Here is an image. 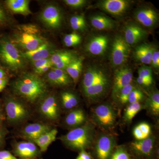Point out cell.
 <instances>
[{
  "mask_svg": "<svg viewBox=\"0 0 159 159\" xmlns=\"http://www.w3.org/2000/svg\"><path fill=\"white\" fill-rule=\"evenodd\" d=\"M15 93L29 102L34 103L45 96L48 86L43 80L35 74L27 73L12 84Z\"/></svg>",
  "mask_w": 159,
  "mask_h": 159,
  "instance_id": "cell-1",
  "label": "cell"
},
{
  "mask_svg": "<svg viewBox=\"0 0 159 159\" xmlns=\"http://www.w3.org/2000/svg\"><path fill=\"white\" fill-rule=\"evenodd\" d=\"M93 130L90 125L74 129L61 138L65 145L74 149L84 150L92 143Z\"/></svg>",
  "mask_w": 159,
  "mask_h": 159,
  "instance_id": "cell-2",
  "label": "cell"
},
{
  "mask_svg": "<svg viewBox=\"0 0 159 159\" xmlns=\"http://www.w3.org/2000/svg\"><path fill=\"white\" fill-rule=\"evenodd\" d=\"M16 42L26 51H33L45 42L38 32L35 26H23L16 35Z\"/></svg>",
  "mask_w": 159,
  "mask_h": 159,
  "instance_id": "cell-3",
  "label": "cell"
},
{
  "mask_svg": "<svg viewBox=\"0 0 159 159\" xmlns=\"http://www.w3.org/2000/svg\"><path fill=\"white\" fill-rule=\"evenodd\" d=\"M23 57L18 50L8 41L0 43V59L11 70H16L24 66Z\"/></svg>",
  "mask_w": 159,
  "mask_h": 159,
  "instance_id": "cell-4",
  "label": "cell"
},
{
  "mask_svg": "<svg viewBox=\"0 0 159 159\" xmlns=\"http://www.w3.org/2000/svg\"><path fill=\"white\" fill-rule=\"evenodd\" d=\"M130 47L124 38L117 36L114 40L111 53V62L115 67L124 64L129 56Z\"/></svg>",
  "mask_w": 159,
  "mask_h": 159,
  "instance_id": "cell-5",
  "label": "cell"
},
{
  "mask_svg": "<svg viewBox=\"0 0 159 159\" xmlns=\"http://www.w3.org/2000/svg\"><path fill=\"white\" fill-rule=\"evenodd\" d=\"M94 118L97 124L104 128L112 127L116 121V115L113 108L108 104H101L96 107Z\"/></svg>",
  "mask_w": 159,
  "mask_h": 159,
  "instance_id": "cell-6",
  "label": "cell"
},
{
  "mask_svg": "<svg viewBox=\"0 0 159 159\" xmlns=\"http://www.w3.org/2000/svg\"><path fill=\"white\" fill-rule=\"evenodd\" d=\"M6 110L7 119L11 123L23 121L29 115L28 111L25 106L17 100L13 99L7 100Z\"/></svg>",
  "mask_w": 159,
  "mask_h": 159,
  "instance_id": "cell-7",
  "label": "cell"
},
{
  "mask_svg": "<svg viewBox=\"0 0 159 159\" xmlns=\"http://www.w3.org/2000/svg\"><path fill=\"white\" fill-rule=\"evenodd\" d=\"M108 75L103 69L93 66L87 69L82 80L83 90L99 83L109 81Z\"/></svg>",
  "mask_w": 159,
  "mask_h": 159,
  "instance_id": "cell-8",
  "label": "cell"
},
{
  "mask_svg": "<svg viewBox=\"0 0 159 159\" xmlns=\"http://www.w3.org/2000/svg\"><path fill=\"white\" fill-rule=\"evenodd\" d=\"M132 71L128 67H122L117 70L114 74L112 95L117 97L123 87L131 83L133 80Z\"/></svg>",
  "mask_w": 159,
  "mask_h": 159,
  "instance_id": "cell-9",
  "label": "cell"
},
{
  "mask_svg": "<svg viewBox=\"0 0 159 159\" xmlns=\"http://www.w3.org/2000/svg\"><path fill=\"white\" fill-rule=\"evenodd\" d=\"M13 152L16 157L22 159L37 158L40 155V151L33 142H21L16 144Z\"/></svg>",
  "mask_w": 159,
  "mask_h": 159,
  "instance_id": "cell-10",
  "label": "cell"
},
{
  "mask_svg": "<svg viewBox=\"0 0 159 159\" xmlns=\"http://www.w3.org/2000/svg\"><path fill=\"white\" fill-rule=\"evenodd\" d=\"M41 20L46 26L51 29H57L61 25L62 16L56 6L49 5L42 12Z\"/></svg>",
  "mask_w": 159,
  "mask_h": 159,
  "instance_id": "cell-11",
  "label": "cell"
},
{
  "mask_svg": "<svg viewBox=\"0 0 159 159\" xmlns=\"http://www.w3.org/2000/svg\"><path fill=\"white\" fill-rule=\"evenodd\" d=\"M115 140L109 135L100 136L96 145V153L99 159H108L113 149Z\"/></svg>",
  "mask_w": 159,
  "mask_h": 159,
  "instance_id": "cell-12",
  "label": "cell"
},
{
  "mask_svg": "<svg viewBox=\"0 0 159 159\" xmlns=\"http://www.w3.org/2000/svg\"><path fill=\"white\" fill-rule=\"evenodd\" d=\"M129 6V2L125 0H106L101 2L99 5L101 9L117 16L124 14Z\"/></svg>",
  "mask_w": 159,
  "mask_h": 159,
  "instance_id": "cell-13",
  "label": "cell"
},
{
  "mask_svg": "<svg viewBox=\"0 0 159 159\" xmlns=\"http://www.w3.org/2000/svg\"><path fill=\"white\" fill-rule=\"evenodd\" d=\"M109 40L108 36L99 35L92 38L88 43L86 50L94 56H101L105 53L108 47Z\"/></svg>",
  "mask_w": 159,
  "mask_h": 159,
  "instance_id": "cell-14",
  "label": "cell"
},
{
  "mask_svg": "<svg viewBox=\"0 0 159 159\" xmlns=\"http://www.w3.org/2000/svg\"><path fill=\"white\" fill-rule=\"evenodd\" d=\"M146 31L138 25L129 24L124 29V39L129 45L140 42L146 37Z\"/></svg>",
  "mask_w": 159,
  "mask_h": 159,
  "instance_id": "cell-15",
  "label": "cell"
},
{
  "mask_svg": "<svg viewBox=\"0 0 159 159\" xmlns=\"http://www.w3.org/2000/svg\"><path fill=\"white\" fill-rule=\"evenodd\" d=\"M39 109L41 113L50 120H56L59 116L58 103L54 96L47 97L41 104Z\"/></svg>",
  "mask_w": 159,
  "mask_h": 159,
  "instance_id": "cell-16",
  "label": "cell"
},
{
  "mask_svg": "<svg viewBox=\"0 0 159 159\" xmlns=\"http://www.w3.org/2000/svg\"><path fill=\"white\" fill-rule=\"evenodd\" d=\"M77 57V55L74 52L59 51L54 53L50 59L53 66H55V68L65 70L67 67Z\"/></svg>",
  "mask_w": 159,
  "mask_h": 159,
  "instance_id": "cell-17",
  "label": "cell"
},
{
  "mask_svg": "<svg viewBox=\"0 0 159 159\" xmlns=\"http://www.w3.org/2000/svg\"><path fill=\"white\" fill-rule=\"evenodd\" d=\"M136 19L140 24L147 28L153 27L158 20V15L155 10L150 8H144L137 11Z\"/></svg>",
  "mask_w": 159,
  "mask_h": 159,
  "instance_id": "cell-18",
  "label": "cell"
},
{
  "mask_svg": "<svg viewBox=\"0 0 159 159\" xmlns=\"http://www.w3.org/2000/svg\"><path fill=\"white\" fill-rule=\"evenodd\" d=\"M51 129V127L46 124L32 123L26 125L23 129L22 134L25 139L32 141Z\"/></svg>",
  "mask_w": 159,
  "mask_h": 159,
  "instance_id": "cell-19",
  "label": "cell"
},
{
  "mask_svg": "<svg viewBox=\"0 0 159 159\" xmlns=\"http://www.w3.org/2000/svg\"><path fill=\"white\" fill-rule=\"evenodd\" d=\"M51 48L48 42H45L39 47L33 51H25L22 53L23 58L34 61L39 60L46 59L51 53Z\"/></svg>",
  "mask_w": 159,
  "mask_h": 159,
  "instance_id": "cell-20",
  "label": "cell"
},
{
  "mask_svg": "<svg viewBox=\"0 0 159 159\" xmlns=\"http://www.w3.org/2000/svg\"><path fill=\"white\" fill-rule=\"evenodd\" d=\"M47 78L48 81L54 85H68L72 82V79L65 70L56 68L49 72Z\"/></svg>",
  "mask_w": 159,
  "mask_h": 159,
  "instance_id": "cell-21",
  "label": "cell"
},
{
  "mask_svg": "<svg viewBox=\"0 0 159 159\" xmlns=\"http://www.w3.org/2000/svg\"><path fill=\"white\" fill-rule=\"evenodd\" d=\"M155 140L152 137L132 142L131 147L139 154L145 156H150L154 145Z\"/></svg>",
  "mask_w": 159,
  "mask_h": 159,
  "instance_id": "cell-22",
  "label": "cell"
},
{
  "mask_svg": "<svg viewBox=\"0 0 159 159\" xmlns=\"http://www.w3.org/2000/svg\"><path fill=\"white\" fill-rule=\"evenodd\" d=\"M154 48L148 44H143L137 47L134 51L135 58L145 64H150Z\"/></svg>",
  "mask_w": 159,
  "mask_h": 159,
  "instance_id": "cell-23",
  "label": "cell"
},
{
  "mask_svg": "<svg viewBox=\"0 0 159 159\" xmlns=\"http://www.w3.org/2000/svg\"><path fill=\"white\" fill-rule=\"evenodd\" d=\"M57 132L56 129H51L32 142L39 147L41 152H44L47 150L49 145L56 140Z\"/></svg>",
  "mask_w": 159,
  "mask_h": 159,
  "instance_id": "cell-24",
  "label": "cell"
},
{
  "mask_svg": "<svg viewBox=\"0 0 159 159\" xmlns=\"http://www.w3.org/2000/svg\"><path fill=\"white\" fill-rule=\"evenodd\" d=\"M7 7L15 13L28 15L31 13L29 9V1L27 0H8L6 2Z\"/></svg>",
  "mask_w": 159,
  "mask_h": 159,
  "instance_id": "cell-25",
  "label": "cell"
},
{
  "mask_svg": "<svg viewBox=\"0 0 159 159\" xmlns=\"http://www.w3.org/2000/svg\"><path fill=\"white\" fill-rule=\"evenodd\" d=\"M109 84V81L99 83L90 87L84 89L83 92L87 97L89 99H95L101 97L104 94L108 89Z\"/></svg>",
  "mask_w": 159,
  "mask_h": 159,
  "instance_id": "cell-26",
  "label": "cell"
},
{
  "mask_svg": "<svg viewBox=\"0 0 159 159\" xmlns=\"http://www.w3.org/2000/svg\"><path fill=\"white\" fill-rule=\"evenodd\" d=\"M91 23L95 29L99 30H109L115 27V22L109 18L102 15L94 16L91 18Z\"/></svg>",
  "mask_w": 159,
  "mask_h": 159,
  "instance_id": "cell-27",
  "label": "cell"
},
{
  "mask_svg": "<svg viewBox=\"0 0 159 159\" xmlns=\"http://www.w3.org/2000/svg\"><path fill=\"white\" fill-rule=\"evenodd\" d=\"M83 59L82 57H77L65 70L66 72L75 83L77 82L81 74Z\"/></svg>",
  "mask_w": 159,
  "mask_h": 159,
  "instance_id": "cell-28",
  "label": "cell"
},
{
  "mask_svg": "<svg viewBox=\"0 0 159 159\" xmlns=\"http://www.w3.org/2000/svg\"><path fill=\"white\" fill-rule=\"evenodd\" d=\"M85 120V116L83 111L77 109L70 113L66 117L65 121L69 126L75 127L81 125Z\"/></svg>",
  "mask_w": 159,
  "mask_h": 159,
  "instance_id": "cell-29",
  "label": "cell"
},
{
  "mask_svg": "<svg viewBox=\"0 0 159 159\" xmlns=\"http://www.w3.org/2000/svg\"><path fill=\"white\" fill-rule=\"evenodd\" d=\"M61 100L63 106L67 109L74 108L78 103V100L76 96L68 92H64L61 93Z\"/></svg>",
  "mask_w": 159,
  "mask_h": 159,
  "instance_id": "cell-30",
  "label": "cell"
},
{
  "mask_svg": "<svg viewBox=\"0 0 159 159\" xmlns=\"http://www.w3.org/2000/svg\"><path fill=\"white\" fill-rule=\"evenodd\" d=\"M142 108V105L140 102L130 103L125 110L124 119L128 122L131 121Z\"/></svg>",
  "mask_w": 159,
  "mask_h": 159,
  "instance_id": "cell-31",
  "label": "cell"
},
{
  "mask_svg": "<svg viewBox=\"0 0 159 159\" xmlns=\"http://www.w3.org/2000/svg\"><path fill=\"white\" fill-rule=\"evenodd\" d=\"M71 28L76 31H83L86 28L85 18L83 15H75L70 20Z\"/></svg>",
  "mask_w": 159,
  "mask_h": 159,
  "instance_id": "cell-32",
  "label": "cell"
},
{
  "mask_svg": "<svg viewBox=\"0 0 159 159\" xmlns=\"http://www.w3.org/2000/svg\"><path fill=\"white\" fill-rule=\"evenodd\" d=\"M148 108L152 114L158 116L159 114V94L157 92L152 94L148 101Z\"/></svg>",
  "mask_w": 159,
  "mask_h": 159,
  "instance_id": "cell-33",
  "label": "cell"
},
{
  "mask_svg": "<svg viewBox=\"0 0 159 159\" xmlns=\"http://www.w3.org/2000/svg\"><path fill=\"white\" fill-rule=\"evenodd\" d=\"M65 44L68 47L77 45L81 42V37L76 33H72L67 34L63 39Z\"/></svg>",
  "mask_w": 159,
  "mask_h": 159,
  "instance_id": "cell-34",
  "label": "cell"
},
{
  "mask_svg": "<svg viewBox=\"0 0 159 159\" xmlns=\"http://www.w3.org/2000/svg\"><path fill=\"white\" fill-rule=\"evenodd\" d=\"M134 88L133 84L130 83L121 90L117 97L119 98V101L121 104H125L128 102L129 96Z\"/></svg>",
  "mask_w": 159,
  "mask_h": 159,
  "instance_id": "cell-35",
  "label": "cell"
},
{
  "mask_svg": "<svg viewBox=\"0 0 159 159\" xmlns=\"http://www.w3.org/2000/svg\"><path fill=\"white\" fill-rule=\"evenodd\" d=\"M143 97L144 95L143 93L140 90L134 88L129 96L128 102H129V104L139 102L143 99Z\"/></svg>",
  "mask_w": 159,
  "mask_h": 159,
  "instance_id": "cell-36",
  "label": "cell"
},
{
  "mask_svg": "<svg viewBox=\"0 0 159 159\" xmlns=\"http://www.w3.org/2000/svg\"><path fill=\"white\" fill-rule=\"evenodd\" d=\"M111 159H130V158L125 148L121 146L116 149Z\"/></svg>",
  "mask_w": 159,
  "mask_h": 159,
  "instance_id": "cell-37",
  "label": "cell"
},
{
  "mask_svg": "<svg viewBox=\"0 0 159 159\" xmlns=\"http://www.w3.org/2000/svg\"><path fill=\"white\" fill-rule=\"evenodd\" d=\"M139 77L153 80L152 71L150 68L147 66H142L139 70Z\"/></svg>",
  "mask_w": 159,
  "mask_h": 159,
  "instance_id": "cell-38",
  "label": "cell"
},
{
  "mask_svg": "<svg viewBox=\"0 0 159 159\" xmlns=\"http://www.w3.org/2000/svg\"><path fill=\"white\" fill-rule=\"evenodd\" d=\"M64 2L68 6L75 8L82 7L87 3L85 0H65Z\"/></svg>",
  "mask_w": 159,
  "mask_h": 159,
  "instance_id": "cell-39",
  "label": "cell"
},
{
  "mask_svg": "<svg viewBox=\"0 0 159 159\" xmlns=\"http://www.w3.org/2000/svg\"><path fill=\"white\" fill-rule=\"evenodd\" d=\"M146 138H148L151 133V127L148 123L142 122L137 125Z\"/></svg>",
  "mask_w": 159,
  "mask_h": 159,
  "instance_id": "cell-40",
  "label": "cell"
},
{
  "mask_svg": "<svg viewBox=\"0 0 159 159\" xmlns=\"http://www.w3.org/2000/svg\"><path fill=\"white\" fill-rule=\"evenodd\" d=\"M155 69H158L159 67V52L156 49L154 50L151 57V63Z\"/></svg>",
  "mask_w": 159,
  "mask_h": 159,
  "instance_id": "cell-41",
  "label": "cell"
},
{
  "mask_svg": "<svg viewBox=\"0 0 159 159\" xmlns=\"http://www.w3.org/2000/svg\"><path fill=\"white\" fill-rule=\"evenodd\" d=\"M50 63H51L50 58L39 60L34 61V71L37 70L39 69L42 67Z\"/></svg>",
  "mask_w": 159,
  "mask_h": 159,
  "instance_id": "cell-42",
  "label": "cell"
},
{
  "mask_svg": "<svg viewBox=\"0 0 159 159\" xmlns=\"http://www.w3.org/2000/svg\"><path fill=\"white\" fill-rule=\"evenodd\" d=\"M0 159H19L12 155L8 151H0Z\"/></svg>",
  "mask_w": 159,
  "mask_h": 159,
  "instance_id": "cell-43",
  "label": "cell"
},
{
  "mask_svg": "<svg viewBox=\"0 0 159 159\" xmlns=\"http://www.w3.org/2000/svg\"><path fill=\"white\" fill-rule=\"evenodd\" d=\"M137 81L139 84L144 86H149L152 84V80L139 77L137 79Z\"/></svg>",
  "mask_w": 159,
  "mask_h": 159,
  "instance_id": "cell-44",
  "label": "cell"
},
{
  "mask_svg": "<svg viewBox=\"0 0 159 159\" xmlns=\"http://www.w3.org/2000/svg\"><path fill=\"white\" fill-rule=\"evenodd\" d=\"M52 66H53V64H52V63H50L42 67L39 69V70H35V74H43V73L47 72L49 69L51 68Z\"/></svg>",
  "mask_w": 159,
  "mask_h": 159,
  "instance_id": "cell-45",
  "label": "cell"
},
{
  "mask_svg": "<svg viewBox=\"0 0 159 159\" xmlns=\"http://www.w3.org/2000/svg\"><path fill=\"white\" fill-rule=\"evenodd\" d=\"M76 159H91L90 156L84 150H81Z\"/></svg>",
  "mask_w": 159,
  "mask_h": 159,
  "instance_id": "cell-46",
  "label": "cell"
},
{
  "mask_svg": "<svg viewBox=\"0 0 159 159\" xmlns=\"http://www.w3.org/2000/svg\"><path fill=\"white\" fill-rule=\"evenodd\" d=\"M8 82V79L6 77L3 78V79H0V92H2L6 87Z\"/></svg>",
  "mask_w": 159,
  "mask_h": 159,
  "instance_id": "cell-47",
  "label": "cell"
},
{
  "mask_svg": "<svg viewBox=\"0 0 159 159\" xmlns=\"http://www.w3.org/2000/svg\"><path fill=\"white\" fill-rule=\"evenodd\" d=\"M6 16L5 11L0 7V23L6 21Z\"/></svg>",
  "mask_w": 159,
  "mask_h": 159,
  "instance_id": "cell-48",
  "label": "cell"
},
{
  "mask_svg": "<svg viewBox=\"0 0 159 159\" xmlns=\"http://www.w3.org/2000/svg\"><path fill=\"white\" fill-rule=\"evenodd\" d=\"M5 76H6V73L5 71L2 69H0V79L5 78Z\"/></svg>",
  "mask_w": 159,
  "mask_h": 159,
  "instance_id": "cell-49",
  "label": "cell"
},
{
  "mask_svg": "<svg viewBox=\"0 0 159 159\" xmlns=\"http://www.w3.org/2000/svg\"><path fill=\"white\" fill-rule=\"evenodd\" d=\"M3 138H4V133H3L2 129H0V145L2 144Z\"/></svg>",
  "mask_w": 159,
  "mask_h": 159,
  "instance_id": "cell-50",
  "label": "cell"
},
{
  "mask_svg": "<svg viewBox=\"0 0 159 159\" xmlns=\"http://www.w3.org/2000/svg\"><path fill=\"white\" fill-rule=\"evenodd\" d=\"M2 116L0 115V123L2 122Z\"/></svg>",
  "mask_w": 159,
  "mask_h": 159,
  "instance_id": "cell-51",
  "label": "cell"
},
{
  "mask_svg": "<svg viewBox=\"0 0 159 159\" xmlns=\"http://www.w3.org/2000/svg\"><path fill=\"white\" fill-rule=\"evenodd\" d=\"M0 109H1V107H0Z\"/></svg>",
  "mask_w": 159,
  "mask_h": 159,
  "instance_id": "cell-52",
  "label": "cell"
}]
</instances>
